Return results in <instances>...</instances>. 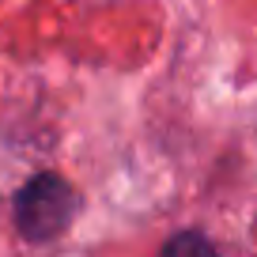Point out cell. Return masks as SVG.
Here are the masks:
<instances>
[{
	"label": "cell",
	"instance_id": "2",
	"mask_svg": "<svg viewBox=\"0 0 257 257\" xmlns=\"http://www.w3.org/2000/svg\"><path fill=\"white\" fill-rule=\"evenodd\" d=\"M159 257H223L216 246H212L204 234H197V231H182V234H174V238L163 246V253Z\"/></svg>",
	"mask_w": 257,
	"mask_h": 257
},
{
	"label": "cell",
	"instance_id": "1",
	"mask_svg": "<svg viewBox=\"0 0 257 257\" xmlns=\"http://www.w3.org/2000/svg\"><path fill=\"white\" fill-rule=\"evenodd\" d=\"M80 197L61 174H34L16 193V227L27 242H49L68 231Z\"/></svg>",
	"mask_w": 257,
	"mask_h": 257
}]
</instances>
